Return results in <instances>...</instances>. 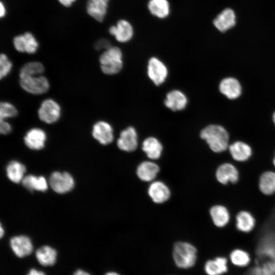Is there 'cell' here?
<instances>
[{"mask_svg":"<svg viewBox=\"0 0 275 275\" xmlns=\"http://www.w3.org/2000/svg\"><path fill=\"white\" fill-rule=\"evenodd\" d=\"M26 275H45L44 272L38 270L35 268H31Z\"/></svg>","mask_w":275,"mask_h":275,"instance_id":"cell-39","label":"cell"},{"mask_svg":"<svg viewBox=\"0 0 275 275\" xmlns=\"http://www.w3.org/2000/svg\"><path fill=\"white\" fill-rule=\"evenodd\" d=\"M108 32L117 42L125 43L132 39L134 31L130 22L125 19H120L108 28Z\"/></svg>","mask_w":275,"mask_h":275,"instance_id":"cell-7","label":"cell"},{"mask_svg":"<svg viewBox=\"0 0 275 275\" xmlns=\"http://www.w3.org/2000/svg\"><path fill=\"white\" fill-rule=\"evenodd\" d=\"M118 148L123 151L130 152L138 146V135L135 128L129 126L123 130L117 142Z\"/></svg>","mask_w":275,"mask_h":275,"instance_id":"cell-13","label":"cell"},{"mask_svg":"<svg viewBox=\"0 0 275 275\" xmlns=\"http://www.w3.org/2000/svg\"><path fill=\"white\" fill-rule=\"evenodd\" d=\"M256 221L255 217L250 211L243 210L239 211L235 216L236 229L243 233H250L255 227Z\"/></svg>","mask_w":275,"mask_h":275,"instance_id":"cell-19","label":"cell"},{"mask_svg":"<svg viewBox=\"0 0 275 275\" xmlns=\"http://www.w3.org/2000/svg\"><path fill=\"white\" fill-rule=\"evenodd\" d=\"M230 260L232 263L238 266H245L250 261L249 254L241 249H235L230 254Z\"/></svg>","mask_w":275,"mask_h":275,"instance_id":"cell-32","label":"cell"},{"mask_svg":"<svg viewBox=\"0 0 275 275\" xmlns=\"http://www.w3.org/2000/svg\"><path fill=\"white\" fill-rule=\"evenodd\" d=\"M12 131L11 125L6 121V120H1L0 132L3 134H8Z\"/></svg>","mask_w":275,"mask_h":275,"instance_id":"cell-36","label":"cell"},{"mask_svg":"<svg viewBox=\"0 0 275 275\" xmlns=\"http://www.w3.org/2000/svg\"><path fill=\"white\" fill-rule=\"evenodd\" d=\"M213 224L218 228H224L230 221L231 215L228 209L224 205L217 204L212 206L209 210Z\"/></svg>","mask_w":275,"mask_h":275,"instance_id":"cell-17","label":"cell"},{"mask_svg":"<svg viewBox=\"0 0 275 275\" xmlns=\"http://www.w3.org/2000/svg\"><path fill=\"white\" fill-rule=\"evenodd\" d=\"M166 107L173 111L183 109L187 103V99L183 93L174 90L169 92L164 101Z\"/></svg>","mask_w":275,"mask_h":275,"instance_id":"cell-21","label":"cell"},{"mask_svg":"<svg viewBox=\"0 0 275 275\" xmlns=\"http://www.w3.org/2000/svg\"><path fill=\"white\" fill-rule=\"evenodd\" d=\"M228 149L233 159L239 162L248 161L253 153L251 146L241 141H236L229 145Z\"/></svg>","mask_w":275,"mask_h":275,"instance_id":"cell-16","label":"cell"},{"mask_svg":"<svg viewBox=\"0 0 275 275\" xmlns=\"http://www.w3.org/2000/svg\"><path fill=\"white\" fill-rule=\"evenodd\" d=\"M213 23L218 30L224 32L235 25L236 23L235 13L231 9H226L215 17Z\"/></svg>","mask_w":275,"mask_h":275,"instance_id":"cell-22","label":"cell"},{"mask_svg":"<svg viewBox=\"0 0 275 275\" xmlns=\"http://www.w3.org/2000/svg\"><path fill=\"white\" fill-rule=\"evenodd\" d=\"M46 139V134L43 129L40 128H32L25 133L24 142L29 148L39 150L44 148Z\"/></svg>","mask_w":275,"mask_h":275,"instance_id":"cell-15","label":"cell"},{"mask_svg":"<svg viewBox=\"0 0 275 275\" xmlns=\"http://www.w3.org/2000/svg\"><path fill=\"white\" fill-rule=\"evenodd\" d=\"M19 83L23 90L34 95L44 94L49 89L48 80L42 75L21 77Z\"/></svg>","mask_w":275,"mask_h":275,"instance_id":"cell-5","label":"cell"},{"mask_svg":"<svg viewBox=\"0 0 275 275\" xmlns=\"http://www.w3.org/2000/svg\"><path fill=\"white\" fill-rule=\"evenodd\" d=\"M272 164L274 166V167L275 168V152H274V156L273 158V159H272Z\"/></svg>","mask_w":275,"mask_h":275,"instance_id":"cell-43","label":"cell"},{"mask_svg":"<svg viewBox=\"0 0 275 275\" xmlns=\"http://www.w3.org/2000/svg\"><path fill=\"white\" fill-rule=\"evenodd\" d=\"M109 40L105 38H101L96 41L94 45V48L97 50H105L111 46Z\"/></svg>","mask_w":275,"mask_h":275,"instance_id":"cell-35","label":"cell"},{"mask_svg":"<svg viewBox=\"0 0 275 275\" xmlns=\"http://www.w3.org/2000/svg\"><path fill=\"white\" fill-rule=\"evenodd\" d=\"M38 117L47 124H53L60 119L61 108L59 104L52 99H47L41 103L38 111Z\"/></svg>","mask_w":275,"mask_h":275,"instance_id":"cell-6","label":"cell"},{"mask_svg":"<svg viewBox=\"0 0 275 275\" xmlns=\"http://www.w3.org/2000/svg\"><path fill=\"white\" fill-rule=\"evenodd\" d=\"M217 181L223 185L235 184L239 180V172L231 162H224L218 166L215 172Z\"/></svg>","mask_w":275,"mask_h":275,"instance_id":"cell-11","label":"cell"},{"mask_svg":"<svg viewBox=\"0 0 275 275\" xmlns=\"http://www.w3.org/2000/svg\"><path fill=\"white\" fill-rule=\"evenodd\" d=\"M14 49L20 53L34 54L39 48V43L35 34L29 31L14 36L12 39Z\"/></svg>","mask_w":275,"mask_h":275,"instance_id":"cell-4","label":"cell"},{"mask_svg":"<svg viewBox=\"0 0 275 275\" xmlns=\"http://www.w3.org/2000/svg\"><path fill=\"white\" fill-rule=\"evenodd\" d=\"M21 183L24 187L31 191L34 190L45 191L48 188L47 181L43 176L27 175L24 177Z\"/></svg>","mask_w":275,"mask_h":275,"instance_id":"cell-27","label":"cell"},{"mask_svg":"<svg viewBox=\"0 0 275 275\" xmlns=\"http://www.w3.org/2000/svg\"><path fill=\"white\" fill-rule=\"evenodd\" d=\"M104 275H120V274L115 271H109V272H106Z\"/></svg>","mask_w":275,"mask_h":275,"instance_id":"cell-41","label":"cell"},{"mask_svg":"<svg viewBox=\"0 0 275 275\" xmlns=\"http://www.w3.org/2000/svg\"><path fill=\"white\" fill-rule=\"evenodd\" d=\"M92 135L101 144L106 145L114 139L113 129L109 123L104 121L96 122L92 127Z\"/></svg>","mask_w":275,"mask_h":275,"instance_id":"cell-12","label":"cell"},{"mask_svg":"<svg viewBox=\"0 0 275 275\" xmlns=\"http://www.w3.org/2000/svg\"><path fill=\"white\" fill-rule=\"evenodd\" d=\"M111 0H87L85 11L92 19L102 23L107 16Z\"/></svg>","mask_w":275,"mask_h":275,"instance_id":"cell-8","label":"cell"},{"mask_svg":"<svg viewBox=\"0 0 275 275\" xmlns=\"http://www.w3.org/2000/svg\"><path fill=\"white\" fill-rule=\"evenodd\" d=\"M35 256L41 265L51 266L56 262L57 253L56 250L50 246L44 245L36 250Z\"/></svg>","mask_w":275,"mask_h":275,"instance_id":"cell-25","label":"cell"},{"mask_svg":"<svg viewBox=\"0 0 275 275\" xmlns=\"http://www.w3.org/2000/svg\"><path fill=\"white\" fill-rule=\"evenodd\" d=\"M227 260L224 257H217L208 260L204 265L207 275H221L227 271Z\"/></svg>","mask_w":275,"mask_h":275,"instance_id":"cell-29","label":"cell"},{"mask_svg":"<svg viewBox=\"0 0 275 275\" xmlns=\"http://www.w3.org/2000/svg\"><path fill=\"white\" fill-rule=\"evenodd\" d=\"M10 245L14 254L19 258L30 255L33 249L31 240L25 235L13 237L10 240Z\"/></svg>","mask_w":275,"mask_h":275,"instance_id":"cell-14","label":"cell"},{"mask_svg":"<svg viewBox=\"0 0 275 275\" xmlns=\"http://www.w3.org/2000/svg\"><path fill=\"white\" fill-rule=\"evenodd\" d=\"M44 71L43 65L37 61L29 62L23 65L19 71V78L41 75Z\"/></svg>","mask_w":275,"mask_h":275,"instance_id":"cell-31","label":"cell"},{"mask_svg":"<svg viewBox=\"0 0 275 275\" xmlns=\"http://www.w3.org/2000/svg\"><path fill=\"white\" fill-rule=\"evenodd\" d=\"M142 149L149 158L156 159L161 155L162 146L156 138L149 137L144 141Z\"/></svg>","mask_w":275,"mask_h":275,"instance_id":"cell-28","label":"cell"},{"mask_svg":"<svg viewBox=\"0 0 275 275\" xmlns=\"http://www.w3.org/2000/svg\"><path fill=\"white\" fill-rule=\"evenodd\" d=\"M7 7L4 1L1 0L0 2V18H5L7 15Z\"/></svg>","mask_w":275,"mask_h":275,"instance_id":"cell-38","label":"cell"},{"mask_svg":"<svg viewBox=\"0 0 275 275\" xmlns=\"http://www.w3.org/2000/svg\"><path fill=\"white\" fill-rule=\"evenodd\" d=\"M1 233H0V236H1V237H2L4 234V230H3V227H2V226H1Z\"/></svg>","mask_w":275,"mask_h":275,"instance_id":"cell-42","label":"cell"},{"mask_svg":"<svg viewBox=\"0 0 275 275\" xmlns=\"http://www.w3.org/2000/svg\"><path fill=\"white\" fill-rule=\"evenodd\" d=\"M49 183L56 193L65 194L73 188L74 181L72 176L67 172H54L49 177Z\"/></svg>","mask_w":275,"mask_h":275,"instance_id":"cell-9","label":"cell"},{"mask_svg":"<svg viewBox=\"0 0 275 275\" xmlns=\"http://www.w3.org/2000/svg\"><path fill=\"white\" fill-rule=\"evenodd\" d=\"M200 137L206 141L214 152L221 153L228 149L229 134L221 125L212 124L205 127L201 130Z\"/></svg>","mask_w":275,"mask_h":275,"instance_id":"cell-1","label":"cell"},{"mask_svg":"<svg viewBox=\"0 0 275 275\" xmlns=\"http://www.w3.org/2000/svg\"><path fill=\"white\" fill-rule=\"evenodd\" d=\"M272 119H273V122H274V123L275 124V112L273 114Z\"/></svg>","mask_w":275,"mask_h":275,"instance_id":"cell-44","label":"cell"},{"mask_svg":"<svg viewBox=\"0 0 275 275\" xmlns=\"http://www.w3.org/2000/svg\"><path fill=\"white\" fill-rule=\"evenodd\" d=\"M147 8L152 16L160 19L167 18L171 13V5L168 0H149Z\"/></svg>","mask_w":275,"mask_h":275,"instance_id":"cell-20","label":"cell"},{"mask_svg":"<svg viewBox=\"0 0 275 275\" xmlns=\"http://www.w3.org/2000/svg\"><path fill=\"white\" fill-rule=\"evenodd\" d=\"M73 275H91L88 272L83 270L82 269L76 270L73 273Z\"/></svg>","mask_w":275,"mask_h":275,"instance_id":"cell-40","label":"cell"},{"mask_svg":"<svg viewBox=\"0 0 275 275\" xmlns=\"http://www.w3.org/2000/svg\"><path fill=\"white\" fill-rule=\"evenodd\" d=\"M159 170V167L156 163L151 161H144L138 166L136 174L141 180L151 181L156 177Z\"/></svg>","mask_w":275,"mask_h":275,"instance_id":"cell-26","label":"cell"},{"mask_svg":"<svg viewBox=\"0 0 275 275\" xmlns=\"http://www.w3.org/2000/svg\"><path fill=\"white\" fill-rule=\"evenodd\" d=\"M258 188L265 196H272L275 194V172L266 171L260 176Z\"/></svg>","mask_w":275,"mask_h":275,"instance_id":"cell-23","label":"cell"},{"mask_svg":"<svg viewBox=\"0 0 275 275\" xmlns=\"http://www.w3.org/2000/svg\"><path fill=\"white\" fill-rule=\"evenodd\" d=\"M99 61L101 69L104 74H117L123 67L122 51L119 47L111 46L103 51L99 57Z\"/></svg>","mask_w":275,"mask_h":275,"instance_id":"cell-2","label":"cell"},{"mask_svg":"<svg viewBox=\"0 0 275 275\" xmlns=\"http://www.w3.org/2000/svg\"><path fill=\"white\" fill-rule=\"evenodd\" d=\"M219 89L221 93L230 99L238 98L241 93L239 81L233 77L224 78L219 84Z\"/></svg>","mask_w":275,"mask_h":275,"instance_id":"cell-18","label":"cell"},{"mask_svg":"<svg viewBox=\"0 0 275 275\" xmlns=\"http://www.w3.org/2000/svg\"><path fill=\"white\" fill-rule=\"evenodd\" d=\"M17 115L16 107L9 102H1L0 105L1 120L15 117Z\"/></svg>","mask_w":275,"mask_h":275,"instance_id":"cell-33","label":"cell"},{"mask_svg":"<svg viewBox=\"0 0 275 275\" xmlns=\"http://www.w3.org/2000/svg\"><path fill=\"white\" fill-rule=\"evenodd\" d=\"M12 63L8 56L2 53L0 56V77L1 79L6 77L12 68Z\"/></svg>","mask_w":275,"mask_h":275,"instance_id":"cell-34","label":"cell"},{"mask_svg":"<svg viewBox=\"0 0 275 275\" xmlns=\"http://www.w3.org/2000/svg\"><path fill=\"white\" fill-rule=\"evenodd\" d=\"M148 194L156 203H162L167 201L170 196V191L163 182L155 181L149 187Z\"/></svg>","mask_w":275,"mask_h":275,"instance_id":"cell-24","label":"cell"},{"mask_svg":"<svg viewBox=\"0 0 275 275\" xmlns=\"http://www.w3.org/2000/svg\"><path fill=\"white\" fill-rule=\"evenodd\" d=\"M25 171V166L16 160L10 161L6 168L8 178L16 183H19L22 180Z\"/></svg>","mask_w":275,"mask_h":275,"instance_id":"cell-30","label":"cell"},{"mask_svg":"<svg viewBox=\"0 0 275 275\" xmlns=\"http://www.w3.org/2000/svg\"><path fill=\"white\" fill-rule=\"evenodd\" d=\"M168 69L164 63L156 57L148 61L147 74L151 80L156 86L161 85L168 76Z\"/></svg>","mask_w":275,"mask_h":275,"instance_id":"cell-10","label":"cell"},{"mask_svg":"<svg viewBox=\"0 0 275 275\" xmlns=\"http://www.w3.org/2000/svg\"><path fill=\"white\" fill-rule=\"evenodd\" d=\"M197 249L186 242H177L174 246L173 258L175 265L182 269H188L195 265L197 258Z\"/></svg>","mask_w":275,"mask_h":275,"instance_id":"cell-3","label":"cell"},{"mask_svg":"<svg viewBox=\"0 0 275 275\" xmlns=\"http://www.w3.org/2000/svg\"><path fill=\"white\" fill-rule=\"evenodd\" d=\"M58 3L63 7L70 8L76 3L78 0H57Z\"/></svg>","mask_w":275,"mask_h":275,"instance_id":"cell-37","label":"cell"}]
</instances>
